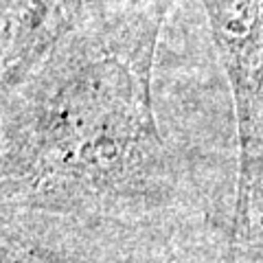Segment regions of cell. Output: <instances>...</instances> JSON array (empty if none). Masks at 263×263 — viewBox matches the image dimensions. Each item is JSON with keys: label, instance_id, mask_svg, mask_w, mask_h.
I'll return each instance as SVG.
<instances>
[{"label": "cell", "instance_id": "obj_1", "mask_svg": "<svg viewBox=\"0 0 263 263\" xmlns=\"http://www.w3.org/2000/svg\"><path fill=\"white\" fill-rule=\"evenodd\" d=\"M149 55V33L103 42L9 92L5 213L99 226L167 204L174 169L154 114Z\"/></svg>", "mask_w": 263, "mask_h": 263}, {"label": "cell", "instance_id": "obj_2", "mask_svg": "<svg viewBox=\"0 0 263 263\" xmlns=\"http://www.w3.org/2000/svg\"><path fill=\"white\" fill-rule=\"evenodd\" d=\"M254 263H263V246H261V250L254 252Z\"/></svg>", "mask_w": 263, "mask_h": 263}]
</instances>
